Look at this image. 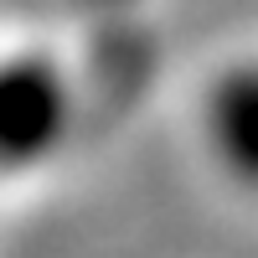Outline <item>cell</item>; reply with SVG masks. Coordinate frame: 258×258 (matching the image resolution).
Segmentation results:
<instances>
[{
    "label": "cell",
    "mask_w": 258,
    "mask_h": 258,
    "mask_svg": "<svg viewBox=\"0 0 258 258\" xmlns=\"http://www.w3.org/2000/svg\"><path fill=\"white\" fill-rule=\"evenodd\" d=\"M62 124V88L36 62L0 68V155H36L57 140Z\"/></svg>",
    "instance_id": "cell-1"
},
{
    "label": "cell",
    "mask_w": 258,
    "mask_h": 258,
    "mask_svg": "<svg viewBox=\"0 0 258 258\" xmlns=\"http://www.w3.org/2000/svg\"><path fill=\"white\" fill-rule=\"evenodd\" d=\"M212 150L243 186H258V62H243L217 78L207 98Z\"/></svg>",
    "instance_id": "cell-2"
}]
</instances>
